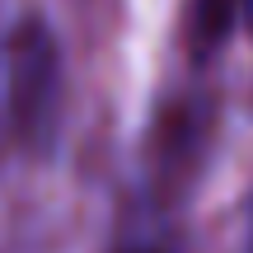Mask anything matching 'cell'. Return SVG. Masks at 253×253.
I'll return each mask as SVG.
<instances>
[{"mask_svg":"<svg viewBox=\"0 0 253 253\" xmlns=\"http://www.w3.org/2000/svg\"><path fill=\"white\" fill-rule=\"evenodd\" d=\"M197 131H183V118H169L164 145L155 150L150 178L131 192L122 207V220L113 230L108 253H188L183 244V183L192 173Z\"/></svg>","mask_w":253,"mask_h":253,"instance_id":"obj_1","label":"cell"},{"mask_svg":"<svg viewBox=\"0 0 253 253\" xmlns=\"http://www.w3.org/2000/svg\"><path fill=\"white\" fill-rule=\"evenodd\" d=\"M5 80H9V126L28 150H42L56 141L61 118V56L42 24H24L9 33L5 52Z\"/></svg>","mask_w":253,"mask_h":253,"instance_id":"obj_2","label":"cell"},{"mask_svg":"<svg viewBox=\"0 0 253 253\" xmlns=\"http://www.w3.org/2000/svg\"><path fill=\"white\" fill-rule=\"evenodd\" d=\"M239 19H244V0H192V47L216 52Z\"/></svg>","mask_w":253,"mask_h":253,"instance_id":"obj_3","label":"cell"},{"mask_svg":"<svg viewBox=\"0 0 253 253\" xmlns=\"http://www.w3.org/2000/svg\"><path fill=\"white\" fill-rule=\"evenodd\" d=\"M244 24H249V33H253V0H244Z\"/></svg>","mask_w":253,"mask_h":253,"instance_id":"obj_4","label":"cell"},{"mask_svg":"<svg viewBox=\"0 0 253 253\" xmlns=\"http://www.w3.org/2000/svg\"><path fill=\"white\" fill-rule=\"evenodd\" d=\"M249 253H253V239H249Z\"/></svg>","mask_w":253,"mask_h":253,"instance_id":"obj_5","label":"cell"}]
</instances>
